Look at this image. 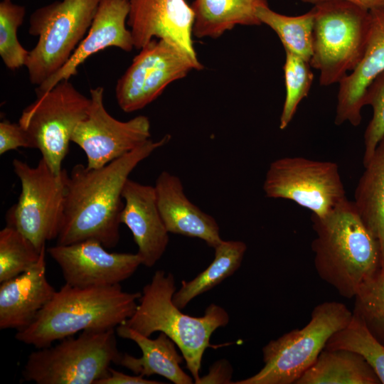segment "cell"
Wrapping results in <instances>:
<instances>
[{
    "label": "cell",
    "mask_w": 384,
    "mask_h": 384,
    "mask_svg": "<svg viewBox=\"0 0 384 384\" xmlns=\"http://www.w3.org/2000/svg\"><path fill=\"white\" fill-rule=\"evenodd\" d=\"M141 295L123 291L120 284L78 287L65 283L15 338L42 348L79 332L116 329L133 315Z\"/></svg>",
    "instance_id": "obj_3"
},
{
    "label": "cell",
    "mask_w": 384,
    "mask_h": 384,
    "mask_svg": "<svg viewBox=\"0 0 384 384\" xmlns=\"http://www.w3.org/2000/svg\"><path fill=\"white\" fill-rule=\"evenodd\" d=\"M41 253L24 235L6 225L0 231V283L30 270Z\"/></svg>",
    "instance_id": "obj_28"
},
{
    "label": "cell",
    "mask_w": 384,
    "mask_h": 384,
    "mask_svg": "<svg viewBox=\"0 0 384 384\" xmlns=\"http://www.w3.org/2000/svg\"><path fill=\"white\" fill-rule=\"evenodd\" d=\"M47 252L60 267L65 283L78 287L120 284L142 265L137 253L109 252L96 240L56 244Z\"/></svg>",
    "instance_id": "obj_14"
},
{
    "label": "cell",
    "mask_w": 384,
    "mask_h": 384,
    "mask_svg": "<svg viewBox=\"0 0 384 384\" xmlns=\"http://www.w3.org/2000/svg\"><path fill=\"white\" fill-rule=\"evenodd\" d=\"M263 190L267 198L290 200L318 217L326 215L347 199L336 163L301 156L272 161Z\"/></svg>",
    "instance_id": "obj_11"
},
{
    "label": "cell",
    "mask_w": 384,
    "mask_h": 384,
    "mask_svg": "<svg viewBox=\"0 0 384 384\" xmlns=\"http://www.w3.org/2000/svg\"><path fill=\"white\" fill-rule=\"evenodd\" d=\"M115 330L118 336L136 343L142 353L139 358L122 353L119 365L142 377L159 375L175 384L194 383L193 378L181 368L183 355L178 353L177 346L165 334L161 332L156 338L151 339L123 324Z\"/></svg>",
    "instance_id": "obj_21"
},
{
    "label": "cell",
    "mask_w": 384,
    "mask_h": 384,
    "mask_svg": "<svg viewBox=\"0 0 384 384\" xmlns=\"http://www.w3.org/2000/svg\"><path fill=\"white\" fill-rule=\"evenodd\" d=\"M233 368L226 359L218 360L210 368L207 375L196 382L197 384L225 383L233 384L232 382Z\"/></svg>",
    "instance_id": "obj_34"
},
{
    "label": "cell",
    "mask_w": 384,
    "mask_h": 384,
    "mask_svg": "<svg viewBox=\"0 0 384 384\" xmlns=\"http://www.w3.org/2000/svg\"><path fill=\"white\" fill-rule=\"evenodd\" d=\"M364 105L372 107L373 116L363 136V166L370 160L384 136V72L378 75L367 87Z\"/></svg>",
    "instance_id": "obj_32"
},
{
    "label": "cell",
    "mask_w": 384,
    "mask_h": 384,
    "mask_svg": "<svg viewBox=\"0 0 384 384\" xmlns=\"http://www.w3.org/2000/svg\"><path fill=\"white\" fill-rule=\"evenodd\" d=\"M340 348L361 354L372 367L380 383L384 384V346L369 333L353 313L348 326L333 335L325 347V349Z\"/></svg>",
    "instance_id": "obj_27"
},
{
    "label": "cell",
    "mask_w": 384,
    "mask_h": 384,
    "mask_svg": "<svg viewBox=\"0 0 384 384\" xmlns=\"http://www.w3.org/2000/svg\"><path fill=\"white\" fill-rule=\"evenodd\" d=\"M154 187L161 216L169 233L201 239L213 248L223 240L215 219L188 198L177 176L164 171Z\"/></svg>",
    "instance_id": "obj_19"
},
{
    "label": "cell",
    "mask_w": 384,
    "mask_h": 384,
    "mask_svg": "<svg viewBox=\"0 0 384 384\" xmlns=\"http://www.w3.org/2000/svg\"><path fill=\"white\" fill-rule=\"evenodd\" d=\"M198 59L178 46L153 38L140 49L130 66L118 79L116 100L125 112L141 110L155 100L172 82L192 70H201Z\"/></svg>",
    "instance_id": "obj_12"
},
{
    "label": "cell",
    "mask_w": 384,
    "mask_h": 384,
    "mask_svg": "<svg viewBox=\"0 0 384 384\" xmlns=\"http://www.w3.org/2000/svg\"><path fill=\"white\" fill-rule=\"evenodd\" d=\"M100 1H55L31 14L28 33L38 36L25 63L31 84L39 86L69 60L89 30Z\"/></svg>",
    "instance_id": "obj_8"
},
{
    "label": "cell",
    "mask_w": 384,
    "mask_h": 384,
    "mask_svg": "<svg viewBox=\"0 0 384 384\" xmlns=\"http://www.w3.org/2000/svg\"><path fill=\"white\" fill-rule=\"evenodd\" d=\"M193 35L198 38H218L237 25L262 24L256 11L268 6L267 0H194Z\"/></svg>",
    "instance_id": "obj_22"
},
{
    "label": "cell",
    "mask_w": 384,
    "mask_h": 384,
    "mask_svg": "<svg viewBox=\"0 0 384 384\" xmlns=\"http://www.w3.org/2000/svg\"><path fill=\"white\" fill-rule=\"evenodd\" d=\"M127 24L134 47L140 50L154 38L171 42L198 59L193 43L194 12L186 0H128Z\"/></svg>",
    "instance_id": "obj_15"
},
{
    "label": "cell",
    "mask_w": 384,
    "mask_h": 384,
    "mask_svg": "<svg viewBox=\"0 0 384 384\" xmlns=\"http://www.w3.org/2000/svg\"><path fill=\"white\" fill-rule=\"evenodd\" d=\"M370 12V29L363 55L356 68L338 84L334 123L358 126L366 89L384 72V6Z\"/></svg>",
    "instance_id": "obj_18"
},
{
    "label": "cell",
    "mask_w": 384,
    "mask_h": 384,
    "mask_svg": "<svg viewBox=\"0 0 384 384\" xmlns=\"http://www.w3.org/2000/svg\"><path fill=\"white\" fill-rule=\"evenodd\" d=\"M304 3L316 4L329 1H346L356 4L367 10L384 6V0H301Z\"/></svg>",
    "instance_id": "obj_36"
},
{
    "label": "cell",
    "mask_w": 384,
    "mask_h": 384,
    "mask_svg": "<svg viewBox=\"0 0 384 384\" xmlns=\"http://www.w3.org/2000/svg\"><path fill=\"white\" fill-rule=\"evenodd\" d=\"M311 68L319 71V83H339L361 61L370 29V12L346 1L314 4Z\"/></svg>",
    "instance_id": "obj_7"
},
{
    "label": "cell",
    "mask_w": 384,
    "mask_h": 384,
    "mask_svg": "<svg viewBox=\"0 0 384 384\" xmlns=\"http://www.w3.org/2000/svg\"><path fill=\"white\" fill-rule=\"evenodd\" d=\"M376 373L359 353L324 349L295 384H380Z\"/></svg>",
    "instance_id": "obj_24"
},
{
    "label": "cell",
    "mask_w": 384,
    "mask_h": 384,
    "mask_svg": "<svg viewBox=\"0 0 384 384\" xmlns=\"http://www.w3.org/2000/svg\"><path fill=\"white\" fill-rule=\"evenodd\" d=\"M176 291L173 274L156 271L150 282L144 287L134 313L123 324L146 336L156 331L169 336L180 349L196 383L200 378L203 356L210 346L213 333L225 326L230 316L225 309L215 304H210L203 316L183 314L173 302Z\"/></svg>",
    "instance_id": "obj_4"
},
{
    "label": "cell",
    "mask_w": 384,
    "mask_h": 384,
    "mask_svg": "<svg viewBox=\"0 0 384 384\" xmlns=\"http://www.w3.org/2000/svg\"><path fill=\"white\" fill-rule=\"evenodd\" d=\"M120 223L131 231L142 265L153 267L165 252L169 232L161 216L154 187L128 178L123 191Z\"/></svg>",
    "instance_id": "obj_17"
},
{
    "label": "cell",
    "mask_w": 384,
    "mask_h": 384,
    "mask_svg": "<svg viewBox=\"0 0 384 384\" xmlns=\"http://www.w3.org/2000/svg\"><path fill=\"white\" fill-rule=\"evenodd\" d=\"M46 252L30 270L0 283L1 330L28 326L55 293L46 277Z\"/></svg>",
    "instance_id": "obj_20"
},
{
    "label": "cell",
    "mask_w": 384,
    "mask_h": 384,
    "mask_svg": "<svg viewBox=\"0 0 384 384\" xmlns=\"http://www.w3.org/2000/svg\"><path fill=\"white\" fill-rule=\"evenodd\" d=\"M353 311L338 302L316 306L309 321L262 348L264 366L233 384H292L316 361L331 337L348 326Z\"/></svg>",
    "instance_id": "obj_5"
},
{
    "label": "cell",
    "mask_w": 384,
    "mask_h": 384,
    "mask_svg": "<svg viewBox=\"0 0 384 384\" xmlns=\"http://www.w3.org/2000/svg\"><path fill=\"white\" fill-rule=\"evenodd\" d=\"M90 104L69 81L59 82L26 107L18 123L27 134L33 148L38 149L51 171L59 175L71 136L84 119Z\"/></svg>",
    "instance_id": "obj_10"
},
{
    "label": "cell",
    "mask_w": 384,
    "mask_h": 384,
    "mask_svg": "<svg viewBox=\"0 0 384 384\" xmlns=\"http://www.w3.org/2000/svg\"><path fill=\"white\" fill-rule=\"evenodd\" d=\"M256 14L262 24L271 28L280 39L285 52L309 62L313 53L314 14L311 9L299 16H287L260 6Z\"/></svg>",
    "instance_id": "obj_26"
},
{
    "label": "cell",
    "mask_w": 384,
    "mask_h": 384,
    "mask_svg": "<svg viewBox=\"0 0 384 384\" xmlns=\"http://www.w3.org/2000/svg\"><path fill=\"white\" fill-rule=\"evenodd\" d=\"M26 15L23 6L11 0L0 2V56L4 65L11 70L25 66L29 51L26 50L17 38V30Z\"/></svg>",
    "instance_id": "obj_31"
},
{
    "label": "cell",
    "mask_w": 384,
    "mask_h": 384,
    "mask_svg": "<svg viewBox=\"0 0 384 384\" xmlns=\"http://www.w3.org/2000/svg\"><path fill=\"white\" fill-rule=\"evenodd\" d=\"M147 142L100 168L75 165L68 174L63 218L57 244L96 240L106 248L119 240L120 215L124 184L131 172L155 150L171 139Z\"/></svg>",
    "instance_id": "obj_1"
},
{
    "label": "cell",
    "mask_w": 384,
    "mask_h": 384,
    "mask_svg": "<svg viewBox=\"0 0 384 384\" xmlns=\"http://www.w3.org/2000/svg\"><path fill=\"white\" fill-rule=\"evenodd\" d=\"M354 298L353 313L384 346V268L363 283Z\"/></svg>",
    "instance_id": "obj_29"
},
{
    "label": "cell",
    "mask_w": 384,
    "mask_h": 384,
    "mask_svg": "<svg viewBox=\"0 0 384 384\" xmlns=\"http://www.w3.org/2000/svg\"><path fill=\"white\" fill-rule=\"evenodd\" d=\"M90 92L86 117L75 127L71 142L85 152L88 168H100L141 146L151 137L150 122L139 115L122 122L112 117L103 104L104 88Z\"/></svg>",
    "instance_id": "obj_13"
},
{
    "label": "cell",
    "mask_w": 384,
    "mask_h": 384,
    "mask_svg": "<svg viewBox=\"0 0 384 384\" xmlns=\"http://www.w3.org/2000/svg\"><path fill=\"white\" fill-rule=\"evenodd\" d=\"M19 147L33 148L32 144L19 123L8 120L0 122V154Z\"/></svg>",
    "instance_id": "obj_33"
},
{
    "label": "cell",
    "mask_w": 384,
    "mask_h": 384,
    "mask_svg": "<svg viewBox=\"0 0 384 384\" xmlns=\"http://www.w3.org/2000/svg\"><path fill=\"white\" fill-rule=\"evenodd\" d=\"M315 270L343 297L354 298L382 268L379 242L353 201L346 199L324 217L311 215Z\"/></svg>",
    "instance_id": "obj_2"
},
{
    "label": "cell",
    "mask_w": 384,
    "mask_h": 384,
    "mask_svg": "<svg viewBox=\"0 0 384 384\" xmlns=\"http://www.w3.org/2000/svg\"><path fill=\"white\" fill-rule=\"evenodd\" d=\"M14 171L20 180L18 202L6 213V223L20 231L41 251L47 241L57 239L61 227L68 173L55 174L43 159L35 167L14 159Z\"/></svg>",
    "instance_id": "obj_9"
},
{
    "label": "cell",
    "mask_w": 384,
    "mask_h": 384,
    "mask_svg": "<svg viewBox=\"0 0 384 384\" xmlns=\"http://www.w3.org/2000/svg\"><path fill=\"white\" fill-rule=\"evenodd\" d=\"M162 383L154 380H149L144 377L134 375H129L117 371L112 368L109 370L107 376L99 380L95 384H159Z\"/></svg>",
    "instance_id": "obj_35"
},
{
    "label": "cell",
    "mask_w": 384,
    "mask_h": 384,
    "mask_svg": "<svg viewBox=\"0 0 384 384\" xmlns=\"http://www.w3.org/2000/svg\"><path fill=\"white\" fill-rule=\"evenodd\" d=\"M129 11L128 0H101L87 35L64 66L37 87L36 97L47 92L59 82L75 75L78 67L87 58L102 50L117 47L131 51L134 47L131 31L126 27Z\"/></svg>",
    "instance_id": "obj_16"
},
{
    "label": "cell",
    "mask_w": 384,
    "mask_h": 384,
    "mask_svg": "<svg viewBox=\"0 0 384 384\" xmlns=\"http://www.w3.org/2000/svg\"><path fill=\"white\" fill-rule=\"evenodd\" d=\"M283 66L286 95L279 127L283 130L293 119L302 100L307 97L314 75L309 62L289 52H285Z\"/></svg>",
    "instance_id": "obj_30"
},
{
    "label": "cell",
    "mask_w": 384,
    "mask_h": 384,
    "mask_svg": "<svg viewBox=\"0 0 384 384\" xmlns=\"http://www.w3.org/2000/svg\"><path fill=\"white\" fill-rule=\"evenodd\" d=\"M116 330L85 331L55 346L38 348L28 356L22 377L37 384H95L109 374L122 353Z\"/></svg>",
    "instance_id": "obj_6"
},
{
    "label": "cell",
    "mask_w": 384,
    "mask_h": 384,
    "mask_svg": "<svg viewBox=\"0 0 384 384\" xmlns=\"http://www.w3.org/2000/svg\"><path fill=\"white\" fill-rule=\"evenodd\" d=\"M355 190L354 206L378 240L384 268V136L378 144Z\"/></svg>",
    "instance_id": "obj_23"
},
{
    "label": "cell",
    "mask_w": 384,
    "mask_h": 384,
    "mask_svg": "<svg viewBox=\"0 0 384 384\" xmlns=\"http://www.w3.org/2000/svg\"><path fill=\"white\" fill-rule=\"evenodd\" d=\"M214 250L210 265L193 279L183 280L181 288L174 293L173 302L179 309L233 275L241 265L247 245L240 240H223Z\"/></svg>",
    "instance_id": "obj_25"
}]
</instances>
